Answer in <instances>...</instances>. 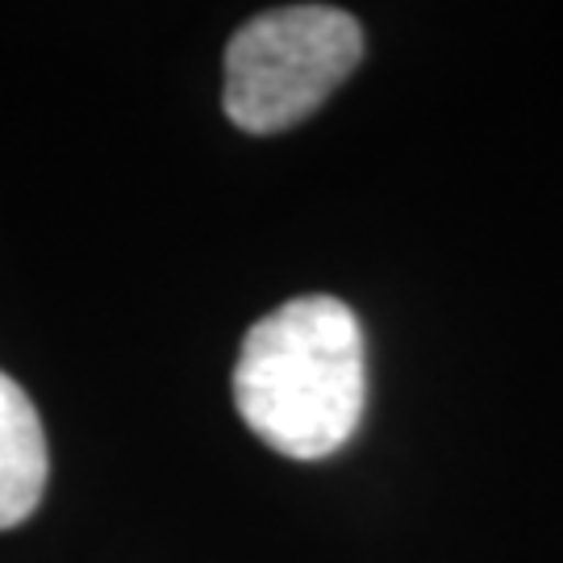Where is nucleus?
Here are the masks:
<instances>
[{
    "label": "nucleus",
    "instance_id": "3",
    "mask_svg": "<svg viewBox=\"0 0 563 563\" xmlns=\"http://www.w3.org/2000/svg\"><path fill=\"white\" fill-rule=\"evenodd\" d=\"M46 434L38 409L13 376L0 372V530L21 526L46 493Z\"/></svg>",
    "mask_w": 563,
    "mask_h": 563
},
{
    "label": "nucleus",
    "instance_id": "1",
    "mask_svg": "<svg viewBox=\"0 0 563 563\" xmlns=\"http://www.w3.org/2000/svg\"><path fill=\"white\" fill-rule=\"evenodd\" d=\"M367 367L360 318L339 297H297L246 330L234 405L288 460H325L360 430Z\"/></svg>",
    "mask_w": 563,
    "mask_h": 563
},
{
    "label": "nucleus",
    "instance_id": "2",
    "mask_svg": "<svg viewBox=\"0 0 563 563\" xmlns=\"http://www.w3.org/2000/svg\"><path fill=\"white\" fill-rule=\"evenodd\" d=\"M363 59V30L334 4H288L242 25L225 51V113L246 134L305 121Z\"/></svg>",
    "mask_w": 563,
    "mask_h": 563
}]
</instances>
